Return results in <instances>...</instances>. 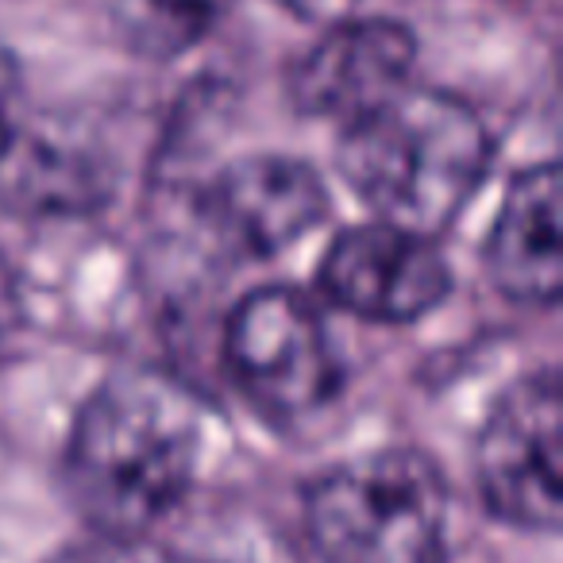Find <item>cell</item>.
<instances>
[{
  "label": "cell",
  "mask_w": 563,
  "mask_h": 563,
  "mask_svg": "<svg viewBox=\"0 0 563 563\" xmlns=\"http://www.w3.org/2000/svg\"><path fill=\"white\" fill-rule=\"evenodd\" d=\"M201 413L186 386L155 371L101 383L74 417L66 486L97 532L143 537L197 475Z\"/></svg>",
  "instance_id": "6da1fadb"
},
{
  "label": "cell",
  "mask_w": 563,
  "mask_h": 563,
  "mask_svg": "<svg viewBox=\"0 0 563 563\" xmlns=\"http://www.w3.org/2000/svg\"><path fill=\"white\" fill-rule=\"evenodd\" d=\"M490 166V135L463 101L401 89L344 124L340 174L386 224L437 235L460 217Z\"/></svg>",
  "instance_id": "7a4b0ae2"
},
{
  "label": "cell",
  "mask_w": 563,
  "mask_h": 563,
  "mask_svg": "<svg viewBox=\"0 0 563 563\" xmlns=\"http://www.w3.org/2000/svg\"><path fill=\"white\" fill-rule=\"evenodd\" d=\"M306 525L324 563H440L448 494L413 448H383L332 467L309 490Z\"/></svg>",
  "instance_id": "3957f363"
},
{
  "label": "cell",
  "mask_w": 563,
  "mask_h": 563,
  "mask_svg": "<svg viewBox=\"0 0 563 563\" xmlns=\"http://www.w3.org/2000/svg\"><path fill=\"white\" fill-rule=\"evenodd\" d=\"M224 363L251 406L278 421L317 413L344 386L321 309L286 286L255 290L232 309Z\"/></svg>",
  "instance_id": "277c9868"
},
{
  "label": "cell",
  "mask_w": 563,
  "mask_h": 563,
  "mask_svg": "<svg viewBox=\"0 0 563 563\" xmlns=\"http://www.w3.org/2000/svg\"><path fill=\"white\" fill-rule=\"evenodd\" d=\"M478 486L501 521L552 532L563 506V383L537 371L514 383L486 417L475 448Z\"/></svg>",
  "instance_id": "5b68a950"
},
{
  "label": "cell",
  "mask_w": 563,
  "mask_h": 563,
  "mask_svg": "<svg viewBox=\"0 0 563 563\" xmlns=\"http://www.w3.org/2000/svg\"><path fill=\"white\" fill-rule=\"evenodd\" d=\"M317 286L324 298L363 321L406 324L448 298L452 274L444 255L432 247V235L375 220L332 240Z\"/></svg>",
  "instance_id": "8992f818"
},
{
  "label": "cell",
  "mask_w": 563,
  "mask_h": 563,
  "mask_svg": "<svg viewBox=\"0 0 563 563\" xmlns=\"http://www.w3.org/2000/svg\"><path fill=\"white\" fill-rule=\"evenodd\" d=\"M329 212V189L313 166L255 155L212 174L197 197V220L212 243L240 258H271L313 232Z\"/></svg>",
  "instance_id": "52a82bcc"
},
{
  "label": "cell",
  "mask_w": 563,
  "mask_h": 563,
  "mask_svg": "<svg viewBox=\"0 0 563 563\" xmlns=\"http://www.w3.org/2000/svg\"><path fill=\"white\" fill-rule=\"evenodd\" d=\"M417 43L394 20H344L309 47L290 78L294 101L340 124L367 117L409 86Z\"/></svg>",
  "instance_id": "ba28073f"
},
{
  "label": "cell",
  "mask_w": 563,
  "mask_h": 563,
  "mask_svg": "<svg viewBox=\"0 0 563 563\" xmlns=\"http://www.w3.org/2000/svg\"><path fill=\"white\" fill-rule=\"evenodd\" d=\"M560 163L517 174L486 240L490 282L521 306H555L563 290Z\"/></svg>",
  "instance_id": "9c48e42d"
},
{
  "label": "cell",
  "mask_w": 563,
  "mask_h": 563,
  "mask_svg": "<svg viewBox=\"0 0 563 563\" xmlns=\"http://www.w3.org/2000/svg\"><path fill=\"white\" fill-rule=\"evenodd\" d=\"M228 4L232 0H117V16L135 51L170 58L205 40Z\"/></svg>",
  "instance_id": "30bf717a"
},
{
  "label": "cell",
  "mask_w": 563,
  "mask_h": 563,
  "mask_svg": "<svg viewBox=\"0 0 563 563\" xmlns=\"http://www.w3.org/2000/svg\"><path fill=\"white\" fill-rule=\"evenodd\" d=\"M51 563H174L163 548H155L147 537L132 532H93L86 540H74Z\"/></svg>",
  "instance_id": "8fae6325"
},
{
  "label": "cell",
  "mask_w": 563,
  "mask_h": 563,
  "mask_svg": "<svg viewBox=\"0 0 563 563\" xmlns=\"http://www.w3.org/2000/svg\"><path fill=\"white\" fill-rule=\"evenodd\" d=\"M20 321H24V301H20V282L12 274L9 258L0 255V352L12 344Z\"/></svg>",
  "instance_id": "7c38bea8"
},
{
  "label": "cell",
  "mask_w": 563,
  "mask_h": 563,
  "mask_svg": "<svg viewBox=\"0 0 563 563\" xmlns=\"http://www.w3.org/2000/svg\"><path fill=\"white\" fill-rule=\"evenodd\" d=\"M12 104H16V63L4 47H0V151L9 147L16 135V120H12Z\"/></svg>",
  "instance_id": "4fadbf2b"
}]
</instances>
